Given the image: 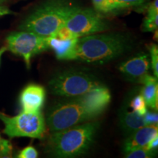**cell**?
Masks as SVG:
<instances>
[{
  "label": "cell",
  "mask_w": 158,
  "mask_h": 158,
  "mask_svg": "<svg viewBox=\"0 0 158 158\" xmlns=\"http://www.w3.org/2000/svg\"><path fill=\"white\" fill-rule=\"evenodd\" d=\"M132 42L119 33L89 35L78 37L73 60L86 63H106L129 51Z\"/></svg>",
  "instance_id": "cell-1"
},
{
  "label": "cell",
  "mask_w": 158,
  "mask_h": 158,
  "mask_svg": "<svg viewBox=\"0 0 158 158\" xmlns=\"http://www.w3.org/2000/svg\"><path fill=\"white\" fill-rule=\"evenodd\" d=\"M98 122H84L51 133L45 144L46 152L56 157H76L84 155L94 143Z\"/></svg>",
  "instance_id": "cell-2"
},
{
  "label": "cell",
  "mask_w": 158,
  "mask_h": 158,
  "mask_svg": "<svg viewBox=\"0 0 158 158\" xmlns=\"http://www.w3.org/2000/svg\"><path fill=\"white\" fill-rule=\"evenodd\" d=\"M103 111L84 94L52 105L47 111L45 123L54 133L93 119Z\"/></svg>",
  "instance_id": "cell-3"
},
{
  "label": "cell",
  "mask_w": 158,
  "mask_h": 158,
  "mask_svg": "<svg viewBox=\"0 0 158 158\" xmlns=\"http://www.w3.org/2000/svg\"><path fill=\"white\" fill-rule=\"evenodd\" d=\"M78 7L68 0H48L26 17L19 29L43 37L54 36Z\"/></svg>",
  "instance_id": "cell-4"
},
{
  "label": "cell",
  "mask_w": 158,
  "mask_h": 158,
  "mask_svg": "<svg viewBox=\"0 0 158 158\" xmlns=\"http://www.w3.org/2000/svg\"><path fill=\"white\" fill-rule=\"evenodd\" d=\"M100 85L92 74L73 69L55 74L48 82L51 93L70 98L81 96Z\"/></svg>",
  "instance_id": "cell-5"
},
{
  "label": "cell",
  "mask_w": 158,
  "mask_h": 158,
  "mask_svg": "<svg viewBox=\"0 0 158 158\" xmlns=\"http://www.w3.org/2000/svg\"><path fill=\"white\" fill-rule=\"evenodd\" d=\"M0 120L5 125L4 133L10 138L27 137L42 139L46 133L45 119L40 111H22L15 116L0 113Z\"/></svg>",
  "instance_id": "cell-6"
},
{
  "label": "cell",
  "mask_w": 158,
  "mask_h": 158,
  "mask_svg": "<svg viewBox=\"0 0 158 158\" xmlns=\"http://www.w3.org/2000/svg\"><path fill=\"white\" fill-rule=\"evenodd\" d=\"M7 50L24 60L27 68L31 65V59L35 55L48 50L47 37H43L32 31L21 30L10 34L6 38Z\"/></svg>",
  "instance_id": "cell-7"
},
{
  "label": "cell",
  "mask_w": 158,
  "mask_h": 158,
  "mask_svg": "<svg viewBox=\"0 0 158 158\" xmlns=\"http://www.w3.org/2000/svg\"><path fill=\"white\" fill-rule=\"evenodd\" d=\"M64 26L78 37L102 32L109 28L95 10L81 7L70 15Z\"/></svg>",
  "instance_id": "cell-8"
},
{
  "label": "cell",
  "mask_w": 158,
  "mask_h": 158,
  "mask_svg": "<svg viewBox=\"0 0 158 158\" xmlns=\"http://www.w3.org/2000/svg\"><path fill=\"white\" fill-rule=\"evenodd\" d=\"M45 100V89L40 85L29 84L23 89L20 95L22 111H40Z\"/></svg>",
  "instance_id": "cell-9"
},
{
  "label": "cell",
  "mask_w": 158,
  "mask_h": 158,
  "mask_svg": "<svg viewBox=\"0 0 158 158\" xmlns=\"http://www.w3.org/2000/svg\"><path fill=\"white\" fill-rule=\"evenodd\" d=\"M150 66L149 56L146 53H141L121 63L118 70L128 78L139 81L141 77L148 73Z\"/></svg>",
  "instance_id": "cell-10"
},
{
  "label": "cell",
  "mask_w": 158,
  "mask_h": 158,
  "mask_svg": "<svg viewBox=\"0 0 158 158\" xmlns=\"http://www.w3.org/2000/svg\"><path fill=\"white\" fill-rule=\"evenodd\" d=\"M158 135L157 124L147 125L128 135L123 145V151L127 153L134 149L145 147L155 136Z\"/></svg>",
  "instance_id": "cell-11"
},
{
  "label": "cell",
  "mask_w": 158,
  "mask_h": 158,
  "mask_svg": "<svg viewBox=\"0 0 158 158\" xmlns=\"http://www.w3.org/2000/svg\"><path fill=\"white\" fill-rule=\"evenodd\" d=\"M78 38L59 39L55 36L47 37L48 48L54 51L56 58L61 60H73Z\"/></svg>",
  "instance_id": "cell-12"
},
{
  "label": "cell",
  "mask_w": 158,
  "mask_h": 158,
  "mask_svg": "<svg viewBox=\"0 0 158 158\" xmlns=\"http://www.w3.org/2000/svg\"><path fill=\"white\" fill-rule=\"evenodd\" d=\"M138 81L143 84L141 94L143 96L147 106L157 110L158 105L157 78L147 73L141 77Z\"/></svg>",
  "instance_id": "cell-13"
},
{
  "label": "cell",
  "mask_w": 158,
  "mask_h": 158,
  "mask_svg": "<svg viewBox=\"0 0 158 158\" xmlns=\"http://www.w3.org/2000/svg\"><path fill=\"white\" fill-rule=\"evenodd\" d=\"M119 120L122 130L127 136L130 135L135 130L147 125L143 116L139 115L133 110L128 111L126 108L122 110Z\"/></svg>",
  "instance_id": "cell-14"
},
{
  "label": "cell",
  "mask_w": 158,
  "mask_h": 158,
  "mask_svg": "<svg viewBox=\"0 0 158 158\" xmlns=\"http://www.w3.org/2000/svg\"><path fill=\"white\" fill-rule=\"evenodd\" d=\"M147 0H109L108 13L117 10L140 7L146 3Z\"/></svg>",
  "instance_id": "cell-15"
},
{
  "label": "cell",
  "mask_w": 158,
  "mask_h": 158,
  "mask_svg": "<svg viewBox=\"0 0 158 158\" xmlns=\"http://www.w3.org/2000/svg\"><path fill=\"white\" fill-rule=\"evenodd\" d=\"M130 107L133 108V111L141 116H143L147 111V106L141 94L133 98L130 102Z\"/></svg>",
  "instance_id": "cell-16"
},
{
  "label": "cell",
  "mask_w": 158,
  "mask_h": 158,
  "mask_svg": "<svg viewBox=\"0 0 158 158\" xmlns=\"http://www.w3.org/2000/svg\"><path fill=\"white\" fill-rule=\"evenodd\" d=\"M158 27V14L154 15H147L142 24L143 31H155Z\"/></svg>",
  "instance_id": "cell-17"
},
{
  "label": "cell",
  "mask_w": 158,
  "mask_h": 158,
  "mask_svg": "<svg viewBox=\"0 0 158 158\" xmlns=\"http://www.w3.org/2000/svg\"><path fill=\"white\" fill-rule=\"evenodd\" d=\"M153 152L147 149L145 147L134 149L125 154V157L127 158H149L152 157Z\"/></svg>",
  "instance_id": "cell-18"
},
{
  "label": "cell",
  "mask_w": 158,
  "mask_h": 158,
  "mask_svg": "<svg viewBox=\"0 0 158 158\" xmlns=\"http://www.w3.org/2000/svg\"><path fill=\"white\" fill-rule=\"evenodd\" d=\"M149 54L151 56V66L152 68L154 76L158 77V47L155 44H151L149 46Z\"/></svg>",
  "instance_id": "cell-19"
},
{
  "label": "cell",
  "mask_w": 158,
  "mask_h": 158,
  "mask_svg": "<svg viewBox=\"0 0 158 158\" xmlns=\"http://www.w3.org/2000/svg\"><path fill=\"white\" fill-rule=\"evenodd\" d=\"M19 158H37L38 157V152L37 149L32 146L23 148L17 156Z\"/></svg>",
  "instance_id": "cell-20"
},
{
  "label": "cell",
  "mask_w": 158,
  "mask_h": 158,
  "mask_svg": "<svg viewBox=\"0 0 158 158\" xmlns=\"http://www.w3.org/2000/svg\"><path fill=\"white\" fill-rule=\"evenodd\" d=\"M94 10L99 13H108L109 0H92Z\"/></svg>",
  "instance_id": "cell-21"
},
{
  "label": "cell",
  "mask_w": 158,
  "mask_h": 158,
  "mask_svg": "<svg viewBox=\"0 0 158 158\" xmlns=\"http://www.w3.org/2000/svg\"><path fill=\"white\" fill-rule=\"evenodd\" d=\"M144 120L147 125H154L158 123V115L155 112L147 111L143 115Z\"/></svg>",
  "instance_id": "cell-22"
},
{
  "label": "cell",
  "mask_w": 158,
  "mask_h": 158,
  "mask_svg": "<svg viewBox=\"0 0 158 158\" xmlns=\"http://www.w3.org/2000/svg\"><path fill=\"white\" fill-rule=\"evenodd\" d=\"M158 14V0H154L150 4L149 8L147 10L148 15H154Z\"/></svg>",
  "instance_id": "cell-23"
},
{
  "label": "cell",
  "mask_w": 158,
  "mask_h": 158,
  "mask_svg": "<svg viewBox=\"0 0 158 158\" xmlns=\"http://www.w3.org/2000/svg\"><path fill=\"white\" fill-rule=\"evenodd\" d=\"M158 147V135L155 136V138H152V139L150 141L149 143H148L147 145L145 146V147L147 148V149L150 150V151L153 152L157 149Z\"/></svg>",
  "instance_id": "cell-24"
},
{
  "label": "cell",
  "mask_w": 158,
  "mask_h": 158,
  "mask_svg": "<svg viewBox=\"0 0 158 158\" xmlns=\"http://www.w3.org/2000/svg\"><path fill=\"white\" fill-rule=\"evenodd\" d=\"M13 12L11 11L9 8H7L5 6H2L0 5V17L5 16L7 15H10L13 14Z\"/></svg>",
  "instance_id": "cell-25"
},
{
  "label": "cell",
  "mask_w": 158,
  "mask_h": 158,
  "mask_svg": "<svg viewBox=\"0 0 158 158\" xmlns=\"http://www.w3.org/2000/svg\"><path fill=\"white\" fill-rule=\"evenodd\" d=\"M7 46H4V47H2V48H0V61H1V57H2V56L4 53H5V51H7Z\"/></svg>",
  "instance_id": "cell-26"
},
{
  "label": "cell",
  "mask_w": 158,
  "mask_h": 158,
  "mask_svg": "<svg viewBox=\"0 0 158 158\" xmlns=\"http://www.w3.org/2000/svg\"><path fill=\"white\" fill-rule=\"evenodd\" d=\"M5 1H6V0H0V5H2V4L5 2Z\"/></svg>",
  "instance_id": "cell-27"
},
{
  "label": "cell",
  "mask_w": 158,
  "mask_h": 158,
  "mask_svg": "<svg viewBox=\"0 0 158 158\" xmlns=\"http://www.w3.org/2000/svg\"><path fill=\"white\" fill-rule=\"evenodd\" d=\"M2 138H1V136H0V142L2 141Z\"/></svg>",
  "instance_id": "cell-28"
}]
</instances>
